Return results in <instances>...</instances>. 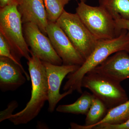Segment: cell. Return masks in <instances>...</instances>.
<instances>
[{"mask_svg": "<svg viewBox=\"0 0 129 129\" xmlns=\"http://www.w3.org/2000/svg\"><path fill=\"white\" fill-rule=\"evenodd\" d=\"M129 119V98L124 102L109 109L105 117L100 122L92 126V129L96 125L103 124H117L122 123Z\"/></svg>", "mask_w": 129, "mask_h": 129, "instance_id": "15", "label": "cell"}, {"mask_svg": "<svg viewBox=\"0 0 129 129\" xmlns=\"http://www.w3.org/2000/svg\"><path fill=\"white\" fill-rule=\"evenodd\" d=\"M76 13L97 40L111 39L120 34L115 20L102 7L92 6L80 2Z\"/></svg>", "mask_w": 129, "mask_h": 129, "instance_id": "4", "label": "cell"}, {"mask_svg": "<svg viewBox=\"0 0 129 129\" xmlns=\"http://www.w3.org/2000/svg\"><path fill=\"white\" fill-rule=\"evenodd\" d=\"M0 56L8 58L16 63L23 67L22 64L19 63L13 55L11 47L4 37L0 34Z\"/></svg>", "mask_w": 129, "mask_h": 129, "instance_id": "18", "label": "cell"}, {"mask_svg": "<svg viewBox=\"0 0 129 129\" xmlns=\"http://www.w3.org/2000/svg\"><path fill=\"white\" fill-rule=\"evenodd\" d=\"M16 1V0H0V8L7 6Z\"/></svg>", "mask_w": 129, "mask_h": 129, "instance_id": "22", "label": "cell"}, {"mask_svg": "<svg viewBox=\"0 0 129 129\" xmlns=\"http://www.w3.org/2000/svg\"><path fill=\"white\" fill-rule=\"evenodd\" d=\"M122 51L129 53V34L125 29L122 30L115 38L98 41L94 50L84 63L75 72L67 75L68 80L63 86V90L76 91L82 94L81 82L85 75L111 55Z\"/></svg>", "mask_w": 129, "mask_h": 129, "instance_id": "2", "label": "cell"}, {"mask_svg": "<svg viewBox=\"0 0 129 129\" xmlns=\"http://www.w3.org/2000/svg\"><path fill=\"white\" fill-rule=\"evenodd\" d=\"M0 34L11 47L13 55L21 63V58L30 57V50L24 36L21 17L17 8L16 1L0 8Z\"/></svg>", "mask_w": 129, "mask_h": 129, "instance_id": "3", "label": "cell"}, {"mask_svg": "<svg viewBox=\"0 0 129 129\" xmlns=\"http://www.w3.org/2000/svg\"><path fill=\"white\" fill-rule=\"evenodd\" d=\"M117 27L119 32H121L123 29L127 30L129 34V20L118 19L115 20Z\"/></svg>", "mask_w": 129, "mask_h": 129, "instance_id": "21", "label": "cell"}, {"mask_svg": "<svg viewBox=\"0 0 129 129\" xmlns=\"http://www.w3.org/2000/svg\"><path fill=\"white\" fill-rule=\"evenodd\" d=\"M81 87L88 89L109 109L127 101L129 98L120 82L93 71L85 75Z\"/></svg>", "mask_w": 129, "mask_h": 129, "instance_id": "5", "label": "cell"}, {"mask_svg": "<svg viewBox=\"0 0 129 129\" xmlns=\"http://www.w3.org/2000/svg\"><path fill=\"white\" fill-rule=\"evenodd\" d=\"M18 106V103L16 101H13L9 103L7 108L1 111L0 113V122L8 119L9 117L13 114V113Z\"/></svg>", "mask_w": 129, "mask_h": 129, "instance_id": "19", "label": "cell"}, {"mask_svg": "<svg viewBox=\"0 0 129 129\" xmlns=\"http://www.w3.org/2000/svg\"><path fill=\"white\" fill-rule=\"evenodd\" d=\"M17 8L21 17L22 23H32L47 36L48 20L43 0H16Z\"/></svg>", "mask_w": 129, "mask_h": 129, "instance_id": "12", "label": "cell"}, {"mask_svg": "<svg viewBox=\"0 0 129 129\" xmlns=\"http://www.w3.org/2000/svg\"><path fill=\"white\" fill-rule=\"evenodd\" d=\"M27 64L32 84L31 96L25 107L12 114L8 120L15 125L26 124L38 116L48 101V86L45 68L42 61L30 51Z\"/></svg>", "mask_w": 129, "mask_h": 129, "instance_id": "1", "label": "cell"}, {"mask_svg": "<svg viewBox=\"0 0 129 129\" xmlns=\"http://www.w3.org/2000/svg\"><path fill=\"white\" fill-rule=\"evenodd\" d=\"M30 75L21 67L8 58L0 56V89L2 92L14 91L23 85Z\"/></svg>", "mask_w": 129, "mask_h": 129, "instance_id": "10", "label": "cell"}, {"mask_svg": "<svg viewBox=\"0 0 129 129\" xmlns=\"http://www.w3.org/2000/svg\"><path fill=\"white\" fill-rule=\"evenodd\" d=\"M99 3L114 20H129V0H99Z\"/></svg>", "mask_w": 129, "mask_h": 129, "instance_id": "16", "label": "cell"}, {"mask_svg": "<svg viewBox=\"0 0 129 129\" xmlns=\"http://www.w3.org/2000/svg\"><path fill=\"white\" fill-rule=\"evenodd\" d=\"M45 68L48 86V111L52 113L58 103L73 91L69 90L60 93V88L63 80L68 75L76 71L80 66L76 65H56L42 61Z\"/></svg>", "mask_w": 129, "mask_h": 129, "instance_id": "9", "label": "cell"}, {"mask_svg": "<svg viewBox=\"0 0 129 129\" xmlns=\"http://www.w3.org/2000/svg\"><path fill=\"white\" fill-rule=\"evenodd\" d=\"M56 22L84 58L85 60L88 58L94 50L98 41L88 30L78 14L64 10Z\"/></svg>", "mask_w": 129, "mask_h": 129, "instance_id": "6", "label": "cell"}, {"mask_svg": "<svg viewBox=\"0 0 129 129\" xmlns=\"http://www.w3.org/2000/svg\"><path fill=\"white\" fill-rule=\"evenodd\" d=\"M72 0H43L49 22H56Z\"/></svg>", "mask_w": 129, "mask_h": 129, "instance_id": "17", "label": "cell"}, {"mask_svg": "<svg viewBox=\"0 0 129 129\" xmlns=\"http://www.w3.org/2000/svg\"><path fill=\"white\" fill-rule=\"evenodd\" d=\"M94 96L87 91H84L80 96L72 104L60 105L56 109L58 112L86 115L89 110Z\"/></svg>", "mask_w": 129, "mask_h": 129, "instance_id": "14", "label": "cell"}, {"mask_svg": "<svg viewBox=\"0 0 129 129\" xmlns=\"http://www.w3.org/2000/svg\"><path fill=\"white\" fill-rule=\"evenodd\" d=\"M76 1H78V0H75ZM80 2H85L86 1V0H80Z\"/></svg>", "mask_w": 129, "mask_h": 129, "instance_id": "23", "label": "cell"}, {"mask_svg": "<svg viewBox=\"0 0 129 129\" xmlns=\"http://www.w3.org/2000/svg\"><path fill=\"white\" fill-rule=\"evenodd\" d=\"M109 109L104 103L99 98L95 96L87 114L85 124L83 125L71 122V129H90L94 125L100 122L105 117Z\"/></svg>", "mask_w": 129, "mask_h": 129, "instance_id": "13", "label": "cell"}, {"mask_svg": "<svg viewBox=\"0 0 129 129\" xmlns=\"http://www.w3.org/2000/svg\"><path fill=\"white\" fill-rule=\"evenodd\" d=\"M92 129H129V119L119 124L99 125L95 126Z\"/></svg>", "mask_w": 129, "mask_h": 129, "instance_id": "20", "label": "cell"}, {"mask_svg": "<svg viewBox=\"0 0 129 129\" xmlns=\"http://www.w3.org/2000/svg\"><path fill=\"white\" fill-rule=\"evenodd\" d=\"M47 35L64 65L81 66L85 59L76 50L63 30L56 22H48Z\"/></svg>", "mask_w": 129, "mask_h": 129, "instance_id": "8", "label": "cell"}, {"mask_svg": "<svg viewBox=\"0 0 129 129\" xmlns=\"http://www.w3.org/2000/svg\"><path fill=\"white\" fill-rule=\"evenodd\" d=\"M24 36L30 51L42 61L56 65L62 64V61L54 50L50 41L32 23L23 24Z\"/></svg>", "mask_w": 129, "mask_h": 129, "instance_id": "7", "label": "cell"}, {"mask_svg": "<svg viewBox=\"0 0 129 129\" xmlns=\"http://www.w3.org/2000/svg\"><path fill=\"white\" fill-rule=\"evenodd\" d=\"M129 54L125 51L117 52L109 57L91 71L121 83L129 78Z\"/></svg>", "mask_w": 129, "mask_h": 129, "instance_id": "11", "label": "cell"}]
</instances>
